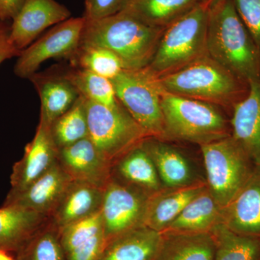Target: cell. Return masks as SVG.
<instances>
[{"instance_id":"obj_1","label":"cell","mask_w":260,"mask_h":260,"mask_svg":"<svg viewBox=\"0 0 260 260\" xmlns=\"http://www.w3.org/2000/svg\"><path fill=\"white\" fill-rule=\"evenodd\" d=\"M164 30L123 10L100 20H85L80 47L106 48L120 58L124 69H140L151 62Z\"/></svg>"},{"instance_id":"obj_2","label":"cell","mask_w":260,"mask_h":260,"mask_svg":"<svg viewBox=\"0 0 260 260\" xmlns=\"http://www.w3.org/2000/svg\"><path fill=\"white\" fill-rule=\"evenodd\" d=\"M207 52L248 83L260 79L259 49L233 0H221L209 8Z\"/></svg>"},{"instance_id":"obj_3","label":"cell","mask_w":260,"mask_h":260,"mask_svg":"<svg viewBox=\"0 0 260 260\" xmlns=\"http://www.w3.org/2000/svg\"><path fill=\"white\" fill-rule=\"evenodd\" d=\"M158 79L167 93L210 103L231 112L249 92L248 82L208 54Z\"/></svg>"},{"instance_id":"obj_4","label":"cell","mask_w":260,"mask_h":260,"mask_svg":"<svg viewBox=\"0 0 260 260\" xmlns=\"http://www.w3.org/2000/svg\"><path fill=\"white\" fill-rule=\"evenodd\" d=\"M161 107L164 133L160 140H180L201 146L232 135L230 121L218 106L164 90Z\"/></svg>"},{"instance_id":"obj_5","label":"cell","mask_w":260,"mask_h":260,"mask_svg":"<svg viewBox=\"0 0 260 260\" xmlns=\"http://www.w3.org/2000/svg\"><path fill=\"white\" fill-rule=\"evenodd\" d=\"M208 16L209 8L200 3L166 28L148 68L160 77L207 55Z\"/></svg>"},{"instance_id":"obj_6","label":"cell","mask_w":260,"mask_h":260,"mask_svg":"<svg viewBox=\"0 0 260 260\" xmlns=\"http://www.w3.org/2000/svg\"><path fill=\"white\" fill-rule=\"evenodd\" d=\"M200 148L208 189L215 201L224 208L249 180L255 165L232 135Z\"/></svg>"},{"instance_id":"obj_7","label":"cell","mask_w":260,"mask_h":260,"mask_svg":"<svg viewBox=\"0 0 260 260\" xmlns=\"http://www.w3.org/2000/svg\"><path fill=\"white\" fill-rule=\"evenodd\" d=\"M112 80L116 96L121 106L150 138L161 139L164 92L158 76L148 67L123 70Z\"/></svg>"},{"instance_id":"obj_8","label":"cell","mask_w":260,"mask_h":260,"mask_svg":"<svg viewBox=\"0 0 260 260\" xmlns=\"http://www.w3.org/2000/svg\"><path fill=\"white\" fill-rule=\"evenodd\" d=\"M85 109L89 138L112 164L150 138L121 104L109 107L85 99Z\"/></svg>"},{"instance_id":"obj_9","label":"cell","mask_w":260,"mask_h":260,"mask_svg":"<svg viewBox=\"0 0 260 260\" xmlns=\"http://www.w3.org/2000/svg\"><path fill=\"white\" fill-rule=\"evenodd\" d=\"M85 23L84 17H80L70 18L54 25L21 51L14 68L15 74L30 79L40 65L48 59H73L80 49Z\"/></svg>"},{"instance_id":"obj_10","label":"cell","mask_w":260,"mask_h":260,"mask_svg":"<svg viewBox=\"0 0 260 260\" xmlns=\"http://www.w3.org/2000/svg\"><path fill=\"white\" fill-rule=\"evenodd\" d=\"M149 195L111 178L104 189L100 210L107 243L132 229L145 226Z\"/></svg>"},{"instance_id":"obj_11","label":"cell","mask_w":260,"mask_h":260,"mask_svg":"<svg viewBox=\"0 0 260 260\" xmlns=\"http://www.w3.org/2000/svg\"><path fill=\"white\" fill-rule=\"evenodd\" d=\"M70 16V10L55 0H24L13 19L10 42L18 51H23L46 29L62 23Z\"/></svg>"},{"instance_id":"obj_12","label":"cell","mask_w":260,"mask_h":260,"mask_svg":"<svg viewBox=\"0 0 260 260\" xmlns=\"http://www.w3.org/2000/svg\"><path fill=\"white\" fill-rule=\"evenodd\" d=\"M59 162L23 190L9 191L3 205L32 210L49 218L73 181Z\"/></svg>"},{"instance_id":"obj_13","label":"cell","mask_w":260,"mask_h":260,"mask_svg":"<svg viewBox=\"0 0 260 260\" xmlns=\"http://www.w3.org/2000/svg\"><path fill=\"white\" fill-rule=\"evenodd\" d=\"M57 160L73 181L104 189L110 180L112 162L101 153L89 137L58 150Z\"/></svg>"},{"instance_id":"obj_14","label":"cell","mask_w":260,"mask_h":260,"mask_svg":"<svg viewBox=\"0 0 260 260\" xmlns=\"http://www.w3.org/2000/svg\"><path fill=\"white\" fill-rule=\"evenodd\" d=\"M57 153L50 127L39 122L34 139L25 147L23 158L13 168L10 191L23 190L42 177L57 161Z\"/></svg>"},{"instance_id":"obj_15","label":"cell","mask_w":260,"mask_h":260,"mask_svg":"<svg viewBox=\"0 0 260 260\" xmlns=\"http://www.w3.org/2000/svg\"><path fill=\"white\" fill-rule=\"evenodd\" d=\"M232 136L260 169V79L249 83L245 99L233 109Z\"/></svg>"},{"instance_id":"obj_16","label":"cell","mask_w":260,"mask_h":260,"mask_svg":"<svg viewBox=\"0 0 260 260\" xmlns=\"http://www.w3.org/2000/svg\"><path fill=\"white\" fill-rule=\"evenodd\" d=\"M66 260H99L107 244L100 212L59 231Z\"/></svg>"},{"instance_id":"obj_17","label":"cell","mask_w":260,"mask_h":260,"mask_svg":"<svg viewBox=\"0 0 260 260\" xmlns=\"http://www.w3.org/2000/svg\"><path fill=\"white\" fill-rule=\"evenodd\" d=\"M222 223L237 234L260 238V169L223 208Z\"/></svg>"},{"instance_id":"obj_18","label":"cell","mask_w":260,"mask_h":260,"mask_svg":"<svg viewBox=\"0 0 260 260\" xmlns=\"http://www.w3.org/2000/svg\"><path fill=\"white\" fill-rule=\"evenodd\" d=\"M207 187V183L197 181L181 187H162L149 195L145 209V226L164 232L186 205Z\"/></svg>"},{"instance_id":"obj_19","label":"cell","mask_w":260,"mask_h":260,"mask_svg":"<svg viewBox=\"0 0 260 260\" xmlns=\"http://www.w3.org/2000/svg\"><path fill=\"white\" fill-rule=\"evenodd\" d=\"M104 189L82 181H73L49 220L60 231L100 212Z\"/></svg>"},{"instance_id":"obj_20","label":"cell","mask_w":260,"mask_h":260,"mask_svg":"<svg viewBox=\"0 0 260 260\" xmlns=\"http://www.w3.org/2000/svg\"><path fill=\"white\" fill-rule=\"evenodd\" d=\"M142 143L113 162L111 178L151 194L162 186L155 164Z\"/></svg>"},{"instance_id":"obj_21","label":"cell","mask_w":260,"mask_h":260,"mask_svg":"<svg viewBox=\"0 0 260 260\" xmlns=\"http://www.w3.org/2000/svg\"><path fill=\"white\" fill-rule=\"evenodd\" d=\"M41 100L39 122L50 127L56 119L69 110L80 96L74 85L63 75H39L30 78Z\"/></svg>"},{"instance_id":"obj_22","label":"cell","mask_w":260,"mask_h":260,"mask_svg":"<svg viewBox=\"0 0 260 260\" xmlns=\"http://www.w3.org/2000/svg\"><path fill=\"white\" fill-rule=\"evenodd\" d=\"M49 218L17 206L0 208V250L18 253Z\"/></svg>"},{"instance_id":"obj_23","label":"cell","mask_w":260,"mask_h":260,"mask_svg":"<svg viewBox=\"0 0 260 260\" xmlns=\"http://www.w3.org/2000/svg\"><path fill=\"white\" fill-rule=\"evenodd\" d=\"M161 240V233L136 228L109 241L99 260H155Z\"/></svg>"},{"instance_id":"obj_24","label":"cell","mask_w":260,"mask_h":260,"mask_svg":"<svg viewBox=\"0 0 260 260\" xmlns=\"http://www.w3.org/2000/svg\"><path fill=\"white\" fill-rule=\"evenodd\" d=\"M142 143L155 164L162 187H181L196 182L188 160L177 149L155 138H146Z\"/></svg>"},{"instance_id":"obj_25","label":"cell","mask_w":260,"mask_h":260,"mask_svg":"<svg viewBox=\"0 0 260 260\" xmlns=\"http://www.w3.org/2000/svg\"><path fill=\"white\" fill-rule=\"evenodd\" d=\"M155 260H214L215 246L210 232L161 233Z\"/></svg>"},{"instance_id":"obj_26","label":"cell","mask_w":260,"mask_h":260,"mask_svg":"<svg viewBox=\"0 0 260 260\" xmlns=\"http://www.w3.org/2000/svg\"><path fill=\"white\" fill-rule=\"evenodd\" d=\"M223 208L207 187L191 200L164 232H210L222 222Z\"/></svg>"},{"instance_id":"obj_27","label":"cell","mask_w":260,"mask_h":260,"mask_svg":"<svg viewBox=\"0 0 260 260\" xmlns=\"http://www.w3.org/2000/svg\"><path fill=\"white\" fill-rule=\"evenodd\" d=\"M201 0H129L124 10L145 23L165 29Z\"/></svg>"},{"instance_id":"obj_28","label":"cell","mask_w":260,"mask_h":260,"mask_svg":"<svg viewBox=\"0 0 260 260\" xmlns=\"http://www.w3.org/2000/svg\"><path fill=\"white\" fill-rule=\"evenodd\" d=\"M210 233L215 242L214 260H260V238L237 234L222 222Z\"/></svg>"},{"instance_id":"obj_29","label":"cell","mask_w":260,"mask_h":260,"mask_svg":"<svg viewBox=\"0 0 260 260\" xmlns=\"http://www.w3.org/2000/svg\"><path fill=\"white\" fill-rule=\"evenodd\" d=\"M50 132L57 150L88 138L85 98L80 95L73 107L53 122Z\"/></svg>"},{"instance_id":"obj_30","label":"cell","mask_w":260,"mask_h":260,"mask_svg":"<svg viewBox=\"0 0 260 260\" xmlns=\"http://www.w3.org/2000/svg\"><path fill=\"white\" fill-rule=\"evenodd\" d=\"M64 75L80 95L87 100L109 107L120 105L112 80L81 68L70 70Z\"/></svg>"},{"instance_id":"obj_31","label":"cell","mask_w":260,"mask_h":260,"mask_svg":"<svg viewBox=\"0 0 260 260\" xmlns=\"http://www.w3.org/2000/svg\"><path fill=\"white\" fill-rule=\"evenodd\" d=\"M16 260H66L59 231L49 219L17 253Z\"/></svg>"},{"instance_id":"obj_32","label":"cell","mask_w":260,"mask_h":260,"mask_svg":"<svg viewBox=\"0 0 260 260\" xmlns=\"http://www.w3.org/2000/svg\"><path fill=\"white\" fill-rule=\"evenodd\" d=\"M71 61L81 69L93 72L109 80L114 79L124 70L120 58L113 51L104 47H80Z\"/></svg>"},{"instance_id":"obj_33","label":"cell","mask_w":260,"mask_h":260,"mask_svg":"<svg viewBox=\"0 0 260 260\" xmlns=\"http://www.w3.org/2000/svg\"><path fill=\"white\" fill-rule=\"evenodd\" d=\"M238 14L260 52V0H233Z\"/></svg>"},{"instance_id":"obj_34","label":"cell","mask_w":260,"mask_h":260,"mask_svg":"<svg viewBox=\"0 0 260 260\" xmlns=\"http://www.w3.org/2000/svg\"><path fill=\"white\" fill-rule=\"evenodd\" d=\"M129 0H85V20H96L112 16L124 9Z\"/></svg>"},{"instance_id":"obj_35","label":"cell","mask_w":260,"mask_h":260,"mask_svg":"<svg viewBox=\"0 0 260 260\" xmlns=\"http://www.w3.org/2000/svg\"><path fill=\"white\" fill-rule=\"evenodd\" d=\"M20 52L10 43L9 31L0 24V64L7 59L20 55Z\"/></svg>"},{"instance_id":"obj_36","label":"cell","mask_w":260,"mask_h":260,"mask_svg":"<svg viewBox=\"0 0 260 260\" xmlns=\"http://www.w3.org/2000/svg\"><path fill=\"white\" fill-rule=\"evenodd\" d=\"M23 2L24 0H0V20L14 18Z\"/></svg>"},{"instance_id":"obj_37","label":"cell","mask_w":260,"mask_h":260,"mask_svg":"<svg viewBox=\"0 0 260 260\" xmlns=\"http://www.w3.org/2000/svg\"><path fill=\"white\" fill-rule=\"evenodd\" d=\"M9 251L0 250V260H16V258L11 255Z\"/></svg>"},{"instance_id":"obj_38","label":"cell","mask_w":260,"mask_h":260,"mask_svg":"<svg viewBox=\"0 0 260 260\" xmlns=\"http://www.w3.org/2000/svg\"><path fill=\"white\" fill-rule=\"evenodd\" d=\"M220 1H221V0H201V3L210 8L212 5H215V3Z\"/></svg>"},{"instance_id":"obj_39","label":"cell","mask_w":260,"mask_h":260,"mask_svg":"<svg viewBox=\"0 0 260 260\" xmlns=\"http://www.w3.org/2000/svg\"><path fill=\"white\" fill-rule=\"evenodd\" d=\"M0 21H1V20H0Z\"/></svg>"}]
</instances>
